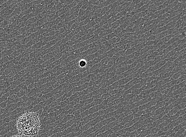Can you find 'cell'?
I'll return each instance as SVG.
<instances>
[{
  "instance_id": "obj_1",
  "label": "cell",
  "mask_w": 186,
  "mask_h": 137,
  "mask_svg": "<svg viewBox=\"0 0 186 137\" xmlns=\"http://www.w3.org/2000/svg\"><path fill=\"white\" fill-rule=\"evenodd\" d=\"M41 125L38 114L35 113L27 112L18 118L17 122L20 135L28 137L36 136Z\"/></svg>"
},
{
  "instance_id": "obj_2",
  "label": "cell",
  "mask_w": 186,
  "mask_h": 137,
  "mask_svg": "<svg viewBox=\"0 0 186 137\" xmlns=\"http://www.w3.org/2000/svg\"><path fill=\"white\" fill-rule=\"evenodd\" d=\"M133 79V78L132 76L130 75L126 77V78H123V79L119 80L118 82L119 86H123V85H126L128 83V82H129L130 81H131Z\"/></svg>"
},
{
  "instance_id": "obj_3",
  "label": "cell",
  "mask_w": 186,
  "mask_h": 137,
  "mask_svg": "<svg viewBox=\"0 0 186 137\" xmlns=\"http://www.w3.org/2000/svg\"><path fill=\"white\" fill-rule=\"evenodd\" d=\"M176 25V22H171L169 23L167 25H165V26L167 30L171 29L174 28Z\"/></svg>"
},
{
  "instance_id": "obj_4",
  "label": "cell",
  "mask_w": 186,
  "mask_h": 137,
  "mask_svg": "<svg viewBox=\"0 0 186 137\" xmlns=\"http://www.w3.org/2000/svg\"><path fill=\"white\" fill-rule=\"evenodd\" d=\"M111 25V27H112V29H114V30H115V29H116L118 28V27H119V26H120V21H119V20H117L116 22L113 23H112Z\"/></svg>"
},
{
  "instance_id": "obj_5",
  "label": "cell",
  "mask_w": 186,
  "mask_h": 137,
  "mask_svg": "<svg viewBox=\"0 0 186 137\" xmlns=\"http://www.w3.org/2000/svg\"><path fill=\"white\" fill-rule=\"evenodd\" d=\"M176 85H178L184 81H186V75L181 76L178 79L176 80Z\"/></svg>"
},
{
  "instance_id": "obj_6",
  "label": "cell",
  "mask_w": 186,
  "mask_h": 137,
  "mask_svg": "<svg viewBox=\"0 0 186 137\" xmlns=\"http://www.w3.org/2000/svg\"><path fill=\"white\" fill-rule=\"evenodd\" d=\"M186 132V126L185 127H183V128L180 129L175 134H176V137L180 136L183 134L184 132Z\"/></svg>"
},
{
  "instance_id": "obj_7",
  "label": "cell",
  "mask_w": 186,
  "mask_h": 137,
  "mask_svg": "<svg viewBox=\"0 0 186 137\" xmlns=\"http://www.w3.org/2000/svg\"><path fill=\"white\" fill-rule=\"evenodd\" d=\"M181 74L180 72H179L177 73H176L174 74L173 76H172V77H171V80H176L178 79L181 76Z\"/></svg>"
},
{
  "instance_id": "obj_8",
  "label": "cell",
  "mask_w": 186,
  "mask_h": 137,
  "mask_svg": "<svg viewBox=\"0 0 186 137\" xmlns=\"http://www.w3.org/2000/svg\"><path fill=\"white\" fill-rule=\"evenodd\" d=\"M156 39V36L154 35H151L148 37V39L146 41V43L147 42H149V41H154Z\"/></svg>"
},
{
  "instance_id": "obj_9",
  "label": "cell",
  "mask_w": 186,
  "mask_h": 137,
  "mask_svg": "<svg viewBox=\"0 0 186 137\" xmlns=\"http://www.w3.org/2000/svg\"><path fill=\"white\" fill-rule=\"evenodd\" d=\"M115 54V49L112 48L111 50H110L108 52V55L109 57V58H112Z\"/></svg>"
},
{
  "instance_id": "obj_10",
  "label": "cell",
  "mask_w": 186,
  "mask_h": 137,
  "mask_svg": "<svg viewBox=\"0 0 186 137\" xmlns=\"http://www.w3.org/2000/svg\"><path fill=\"white\" fill-rule=\"evenodd\" d=\"M151 25H154V26L157 25L160 22L158 18H156V19L152 20L151 21Z\"/></svg>"
},
{
  "instance_id": "obj_11",
  "label": "cell",
  "mask_w": 186,
  "mask_h": 137,
  "mask_svg": "<svg viewBox=\"0 0 186 137\" xmlns=\"http://www.w3.org/2000/svg\"><path fill=\"white\" fill-rule=\"evenodd\" d=\"M177 114H178L179 117L185 115L186 114V109H183V110H180V111H178Z\"/></svg>"
},
{
  "instance_id": "obj_12",
  "label": "cell",
  "mask_w": 186,
  "mask_h": 137,
  "mask_svg": "<svg viewBox=\"0 0 186 137\" xmlns=\"http://www.w3.org/2000/svg\"><path fill=\"white\" fill-rule=\"evenodd\" d=\"M181 70L180 67H177L173 69V70H172V72L174 74H176V73L179 72Z\"/></svg>"
},
{
  "instance_id": "obj_13",
  "label": "cell",
  "mask_w": 186,
  "mask_h": 137,
  "mask_svg": "<svg viewBox=\"0 0 186 137\" xmlns=\"http://www.w3.org/2000/svg\"><path fill=\"white\" fill-rule=\"evenodd\" d=\"M180 17L179 16V15H178L175 16L171 18V22H177L180 19Z\"/></svg>"
},
{
  "instance_id": "obj_14",
  "label": "cell",
  "mask_w": 186,
  "mask_h": 137,
  "mask_svg": "<svg viewBox=\"0 0 186 137\" xmlns=\"http://www.w3.org/2000/svg\"><path fill=\"white\" fill-rule=\"evenodd\" d=\"M179 88L182 89L186 87V81H184L178 84Z\"/></svg>"
},
{
  "instance_id": "obj_15",
  "label": "cell",
  "mask_w": 186,
  "mask_h": 137,
  "mask_svg": "<svg viewBox=\"0 0 186 137\" xmlns=\"http://www.w3.org/2000/svg\"><path fill=\"white\" fill-rule=\"evenodd\" d=\"M159 130L157 129L156 128H154L151 130V134H156L158 132Z\"/></svg>"
},
{
  "instance_id": "obj_16",
  "label": "cell",
  "mask_w": 186,
  "mask_h": 137,
  "mask_svg": "<svg viewBox=\"0 0 186 137\" xmlns=\"http://www.w3.org/2000/svg\"><path fill=\"white\" fill-rule=\"evenodd\" d=\"M156 70L154 67V66H151V67H149L148 69H147V72H153L155 71Z\"/></svg>"
},
{
  "instance_id": "obj_17",
  "label": "cell",
  "mask_w": 186,
  "mask_h": 137,
  "mask_svg": "<svg viewBox=\"0 0 186 137\" xmlns=\"http://www.w3.org/2000/svg\"><path fill=\"white\" fill-rule=\"evenodd\" d=\"M163 81V83H164V84H166L167 83H168L169 82H170L171 80V77H169V78H166L165 79H164L162 80Z\"/></svg>"
},
{
  "instance_id": "obj_18",
  "label": "cell",
  "mask_w": 186,
  "mask_h": 137,
  "mask_svg": "<svg viewBox=\"0 0 186 137\" xmlns=\"http://www.w3.org/2000/svg\"><path fill=\"white\" fill-rule=\"evenodd\" d=\"M135 60H135V58H132V59L129 60L127 61L126 62H127V65H129L133 63L134 62H135Z\"/></svg>"
},
{
  "instance_id": "obj_19",
  "label": "cell",
  "mask_w": 186,
  "mask_h": 137,
  "mask_svg": "<svg viewBox=\"0 0 186 137\" xmlns=\"http://www.w3.org/2000/svg\"><path fill=\"white\" fill-rule=\"evenodd\" d=\"M117 3L118 4V6H121V5H123V4L125 3V1H123V0H119V1H116Z\"/></svg>"
},
{
  "instance_id": "obj_20",
  "label": "cell",
  "mask_w": 186,
  "mask_h": 137,
  "mask_svg": "<svg viewBox=\"0 0 186 137\" xmlns=\"http://www.w3.org/2000/svg\"><path fill=\"white\" fill-rule=\"evenodd\" d=\"M178 38L179 40H182L184 38H186V33H184V34H180V35L178 36Z\"/></svg>"
},
{
  "instance_id": "obj_21",
  "label": "cell",
  "mask_w": 186,
  "mask_h": 137,
  "mask_svg": "<svg viewBox=\"0 0 186 137\" xmlns=\"http://www.w3.org/2000/svg\"><path fill=\"white\" fill-rule=\"evenodd\" d=\"M158 17L154 14H153L149 19V21H152V20L156 19Z\"/></svg>"
},
{
  "instance_id": "obj_22",
  "label": "cell",
  "mask_w": 186,
  "mask_h": 137,
  "mask_svg": "<svg viewBox=\"0 0 186 137\" xmlns=\"http://www.w3.org/2000/svg\"><path fill=\"white\" fill-rule=\"evenodd\" d=\"M114 62L112 61H110L109 62H108V67L109 68H111L113 66H114Z\"/></svg>"
},
{
  "instance_id": "obj_23",
  "label": "cell",
  "mask_w": 186,
  "mask_h": 137,
  "mask_svg": "<svg viewBox=\"0 0 186 137\" xmlns=\"http://www.w3.org/2000/svg\"><path fill=\"white\" fill-rule=\"evenodd\" d=\"M186 9H184L180 13V14H179V16L180 17V18H181L183 16H186Z\"/></svg>"
},
{
  "instance_id": "obj_24",
  "label": "cell",
  "mask_w": 186,
  "mask_h": 137,
  "mask_svg": "<svg viewBox=\"0 0 186 137\" xmlns=\"http://www.w3.org/2000/svg\"><path fill=\"white\" fill-rule=\"evenodd\" d=\"M179 98H183L186 97V92H183L179 94Z\"/></svg>"
},
{
  "instance_id": "obj_25",
  "label": "cell",
  "mask_w": 186,
  "mask_h": 137,
  "mask_svg": "<svg viewBox=\"0 0 186 137\" xmlns=\"http://www.w3.org/2000/svg\"><path fill=\"white\" fill-rule=\"evenodd\" d=\"M111 58V60L112 61L114 62V64L116 62L117 60L118 59V58L116 56L114 55Z\"/></svg>"
},
{
  "instance_id": "obj_26",
  "label": "cell",
  "mask_w": 186,
  "mask_h": 137,
  "mask_svg": "<svg viewBox=\"0 0 186 137\" xmlns=\"http://www.w3.org/2000/svg\"><path fill=\"white\" fill-rule=\"evenodd\" d=\"M151 55L155 58H156V57L158 56V52L156 51H154L151 54Z\"/></svg>"
},
{
  "instance_id": "obj_27",
  "label": "cell",
  "mask_w": 186,
  "mask_h": 137,
  "mask_svg": "<svg viewBox=\"0 0 186 137\" xmlns=\"http://www.w3.org/2000/svg\"><path fill=\"white\" fill-rule=\"evenodd\" d=\"M186 54V49H183V50L180 51H179V54L180 56L183 55V54Z\"/></svg>"
},
{
  "instance_id": "obj_28",
  "label": "cell",
  "mask_w": 186,
  "mask_h": 137,
  "mask_svg": "<svg viewBox=\"0 0 186 137\" xmlns=\"http://www.w3.org/2000/svg\"><path fill=\"white\" fill-rule=\"evenodd\" d=\"M167 137H176V134L174 133H173L172 134H170V135H169Z\"/></svg>"
},
{
  "instance_id": "obj_29",
  "label": "cell",
  "mask_w": 186,
  "mask_h": 137,
  "mask_svg": "<svg viewBox=\"0 0 186 137\" xmlns=\"http://www.w3.org/2000/svg\"><path fill=\"white\" fill-rule=\"evenodd\" d=\"M163 54H163V51H161L159 52V53H158V56H162V55Z\"/></svg>"
},
{
  "instance_id": "obj_30",
  "label": "cell",
  "mask_w": 186,
  "mask_h": 137,
  "mask_svg": "<svg viewBox=\"0 0 186 137\" xmlns=\"http://www.w3.org/2000/svg\"><path fill=\"white\" fill-rule=\"evenodd\" d=\"M80 63H82V64L80 63V65H81L82 64V66H82V67H83V66H85V65H86V62H85L84 61H81L80 62Z\"/></svg>"
},
{
  "instance_id": "obj_31",
  "label": "cell",
  "mask_w": 186,
  "mask_h": 137,
  "mask_svg": "<svg viewBox=\"0 0 186 137\" xmlns=\"http://www.w3.org/2000/svg\"><path fill=\"white\" fill-rule=\"evenodd\" d=\"M4 20V19L3 17H2V16L0 17V23L1 22H3Z\"/></svg>"
},
{
  "instance_id": "obj_32",
  "label": "cell",
  "mask_w": 186,
  "mask_h": 137,
  "mask_svg": "<svg viewBox=\"0 0 186 137\" xmlns=\"http://www.w3.org/2000/svg\"><path fill=\"white\" fill-rule=\"evenodd\" d=\"M13 137H22L20 136V135H14V136H13Z\"/></svg>"
}]
</instances>
